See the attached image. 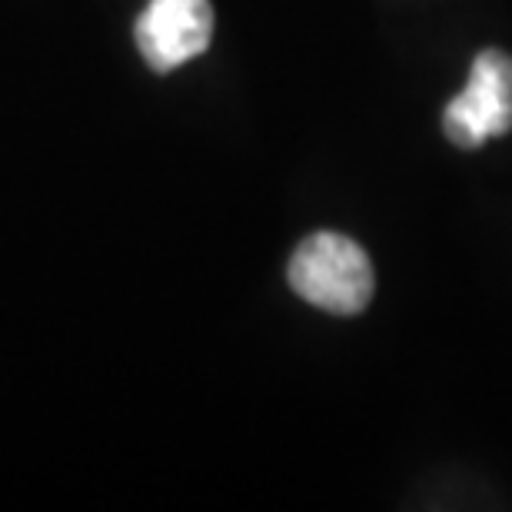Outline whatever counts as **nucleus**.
<instances>
[{"instance_id": "nucleus-1", "label": "nucleus", "mask_w": 512, "mask_h": 512, "mask_svg": "<svg viewBox=\"0 0 512 512\" xmlns=\"http://www.w3.org/2000/svg\"><path fill=\"white\" fill-rule=\"evenodd\" d=\"M290 286L296 296L326 313L353 316L370 306L376 276L360 243L340 233H313L293 253Z\"/></svg>"}, {"instance_id": "nucleus-3", "label": "nucleus", "mask_w": 512, "mask_h": 512, "mask_svg": "<svg viewBox=\"0 0 512 512\" xmlns=\"http://www.w3.org/2000/svg\"><path fill=\"white\" fill-rule=\"evenodd\" d=\"M210 37V0H150L137 20V47L157 74H170L200 57L210 47Z\"/></svg>"}, {"instance_id": "nucleus-2", "label": "nucleus", "mask_w": 512, "mask_h": 512, "mask_svg": "<svg viewBox=\"0 0 512 512\" xmlns=\"http://www.w3.org/2000/svg\"><path fill=\"white\" fill-rule=\"evenodd\" d=\"M446 137L463 150L483 147L489 137L512 130V57L503 50H483L473 60V74L443 114Z\"/></svg>"}]
</instances>
